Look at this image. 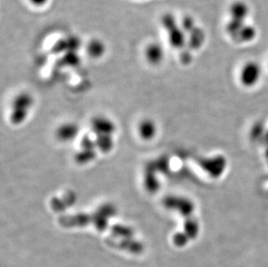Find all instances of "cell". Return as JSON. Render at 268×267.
I'll list each match as a JSON object with an SVG mask.
<instances>
[{"label":"cell","instance_id":"1","mask_svg":"<svg viewBox=\"0 0 268 267\" xmlns=\"http://www.w3.org/2000/svg\"><path fill=\"white\" fill-rule=\"evenodd\" d=\"M163 50L158 43H152L148 46L146 50V57L151 63H158L163 58Z\"/></svg>","mask_w":268,"mask_h":267},{"label":"cell","instance_id":"3","mask_svg":"<svg viewBox=\"0 0 268 267\" xmlns=\"http://www.w3.org/2000/svg\"><path fill=\"white\" fill-rule=\"evenodd\" d=\"M104 51H105V46L97 40L92 41L89 44V48H88L89 54L92 57H100L104 53Z\"/></svg>","mask_w":268,"mask_h":267},{"label":"cell","instance_id":"2","mask_svg":"<svg viewBox=\"0 0 268 267\" xmlns=\"http://www.w3.org/2000/svg\"><path fill=\"white\" fill-rule=\"evenodd\" d=\"M259 67L255 63H249L245 64L241 70V79L248 81L255 80L254 78H258L259 77Z\"/></svg>","mask_w":268,"mask_h":267},{"label":"cell","instance_id":"4","mask_svg":"<svg viewBox=\"0 0 268 267\" xmlns=\"http://www.w3.org/2000/svg\"><path fill=\"white\" fill-rule=\"evenodd\" d=\"M29 1L35 6H45L48 2V0H29Z\"/></svg>","mask_w":268,"mask_h":267}]
</instances>
